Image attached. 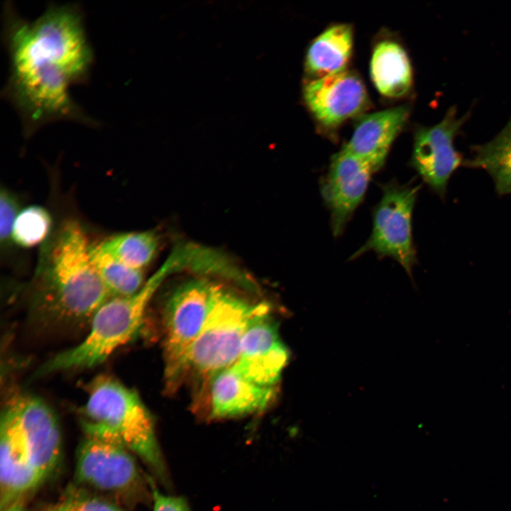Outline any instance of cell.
I'll return each instance as SVG.
<instances>
[{"mask_svg": "<svg viewBox=\"0 0 511 511\" xmlns=\"http://www.w3.org/2000/svg\"><path fill=\"white\" fill-rule=\"evenodd\" d=\"M83 411L86 434L118 441L139 457L163 485L170 488L155 421L135 390L112 377L99 376L89 388Z\"/></svg>", "mask_w": 511, "mask_h": 511, "instance_id": "3", "label": "cell"}, {"mask_svg": "<svg viewBox=\"0 0 511 511\" xmlns=\"http://www.w3.org/2000/svg\"><path fill=\"white\" fill-rule=\"evenodd\" d=\"M289 359V350L279 339L278 324L268 314L248 327L232 366L251 382L273 388Z\"/></svg>", "mask_w": 511, "mask_h": 511, "instance_id": "12", "label": "cell"}, {"mask_svg": "<svg viewBox=\"0 0 511 511\" xmlns=\"http://www.w3.org/2000/svg\"><path fill=\"white\" fill-rule=\"evenodd\" d=\"M89 255L98 275L111 297L132 295L144 285L142 270L123 263L97 244L90 245Z\"/></svg>", "mask_w": 511, "mask_h": 511, "instance_id": "21", "label": "cell"}, {"mask_svg": "<svg viewBox=\"0 0 511 511\" xmlns=\"http://www.w3.org/2000/svg\"><path fill=\"white\" fill-rule=\"evenodd\" d=\"M1 511H27V510L23 505L22 500H19L9 505Z\"/></svg>", "mask_w": 511, "mask_h": 511, "instance_id": "26", "label": "cell"}, {"mask_svg": "<svg viewBox=\"0 0 511 511\" xmlns=\"http://www.w3.org/2000/svg\"><path fill=\"white\" fill-rule=\"evenodd\" d=\"M353 47L352 28L348 24L334 25L317 36L308 48L305 69L318 79L344 70Z\"/></svg>", "mask_w": 511, "mask_h": 511, "instance_id": "17", "label": "cell"}, {"mask_svg": "<svg viewBox=\"0 0 511 511\" xmlns=\"http://www.w3.org/2000/svg\"><path fill=\"white\" fill-rule=\"evenodd\" d=\"M265 302H254L217 284L213 285L208 314L189 361V371L207 385L237 360L248 327L269 314Z\"/></svg>", "mask_w": 511, "mask_h": 511, "instance_id": "5", "label": "cell"}, {"mask_svg": "<svg viewBox=\"0 0 511 511\" xmlns=\"http://www.w3.org/2000/svg\"><path fill=\"white\" fill-rule=\"evenodd\" d=\"M47 511H121L114 503L77 488L67 490L62 499Z\"/></svg>", "mask_w": 511, "mask_h": 511, "instance_id": "23", "label": "cell"}, {"mask_svg": "<svg viewBox=\"0 0 511 511\" xmlns=\"http://www.w3.org/2000/svg\"><path fill=\"white\" fill-rule=\"evenodd\" d=\"M214 283L194 279L180 285L164 310V378L173 392L187 373L192 347L205 322Z\"/></svg>", "mask_w": 511, "mask_h": 511, "instance_id": "6", "label": "cell"}, {"mask_svg": "<svg viewBox=\"0 0 511 511\" xmlns=\"http://www.w3.org/2000/svg\"><path fill=\"white\" fill-rule=\"evenodd\" d=\"M210 420L238 417L265 410L276 397L275 387L256 385L232 366L214 375L207 383Z\"/></svg>", "mask_w": 511, "mask_h": 511, "instance_id": "14", "label": "cell"}, {"mask_svg": "<svg viewBox=\"0 0 511 511\" xmlns=\"http://www.w3.org/2000/svg\"><path fill=\"white\" fill-rule=\"evenodd\" d=\"M469 116L467 113L458 117L454 106L440 122L419 128L415 133L410 165L441 199L446 194L450 178L463 163L462 154L454 146V140Z\"/></svg>", "mask_w": 511, "mask_h": 511, "instance_id": "9", "label": "cell"}, {"mask_svg": "<svg viewBox=\"0 0 511 511\" xmlns=\"http://www.w3.org/2000/svg\"><path fill=\"white\" fill-rule=\"evenodd\" d=\"M20 203L16 194L2 187L0 192V241L1 248L11 242L14 222L20 212Z\"/></svg>", "mask_w": 511, "mask_h": 511, "instance_id": "24", "label": "cell"}, {"mask_svg": "<svg viewBox=\"0 0 511 511\" xmlns=\"http://www.w3.org/2000/svg\"><path fill=\"white\" fill-rule=\"evenodd\" d=\"M52 217L40 205H30L20 211L14 222L11 239L18 246L31 248L43 243L50 236Z\"/></svg>", "mask_w": 511, "mask_h": 511, "instance_id": "22", "label": "cell"}, {"mask_svg": "<svg viewBox=\"0 0 511 511\" xmlns=\"http://www.w3.org/2000/svg\"><path fill=\"white\" fill-rule=\"evenodd\" d=\"M303 93L314 117L329 127L360 114L368 103L362 81L346 68L312 79L304 85Z\"/></svg>", "mask_w": 511, "mask_h": 511, "instance_id": "13", "label": "cell"}, {"mask_svg": "<svg viewBox=\"0 0 511 511\" xmlns=\"http://www.w3.org/2000/svg\"><path fill=\"white\" fill-rule=\"evenodd\" d=\"M3 23L10 65L2 96L20 116L24 137L58 121L99 126L70 92L72 85L88 81L94 62L81 6L51 4L28 21L7 1Z\"/></svg>", "mask_w": 511, "mask_h": 511, "instance_id": "1", "label": "cell"}, {"mask_svg": "<svg viewBox=\"0 0 511 511\" xmlns=\"http://www.w3.org/2000/svg\"><path fill=\"white\" fill-rule=\"evenodd\" d=\"M370 75L382 94L390 97L405 94L412 82V67L405 50L393 41L379 43L372 55Z\"/></svg>", "mask_w": 511, "mask_h": 511, "instance_id": "18", "label": "cell"}, {"mask_svg": "<svg viewBox=\"0 0 511 511\" xmlns=\"http://www.w3.org/2000/svg\"><path fill=\"white\" fill-rule=\"evenodd\" d=\"M75 478L79 485L103 491L151 495L149 477L143 478L133 454L107 436L86 434L77 449Z\"/></svg>", "mask_w": 511, "mask_h": 511, "instance_id": "8", "label": "cell"}, {"mask_svg": "<svg viewBox=\"0 0 511 511\" xmlns=\"http://www.w3.org/2000/svg\"><path fill=\"white\" fill-rule=\"evenodd\" d=\"M85 232L63 221L43 243L31 284V307L52 324L90 322L111 297L91 260Z\"/></svg>", "mask_w": 511, "mask_h": 511, "instance_id": "2", "label": "cell"}, {"mask_svg": "<svg viewBox=\"0 0 511 511\" xmlns=\"http://www.w3.org/2000/svg\"><path fill=\"white\" fill-rule=\"evenodd\" d=\"M471 150L472 157L463 165L485 170L499 195L511 194V119L492 140Z\"/></svg>", "mask_w": 511, "mask_h": 511, "instance_id": "19", "label": "cell"}, {"mask_svg": "<svg viewBox=\"0 0 511 511\" xmlns=\"http://www.w3.org/2000/svg\"><path fill=\"white\" fill-rule=\"evenodd\" d=\"M421 185L390 181L383 185L382 196L373 214V229L368 241L351 256L373 251L390 257L411 275L416 263L412 217Z\"/></svg>", "mask_w": 511, "mask_h": 511, "instance_id": "7", "label": "cell"}, {"mask_svg": "<svg viewBox=\"0 0 511 511\" xmlns=\"http://www.w3.org/2000/svg\"><path fill=\"white\" fill-rule=\"evenodd\" d=\"M43 482L28 463L13 414L7 405L0 427L1 510L22 500Z\"/></svg>", "mask_w": 511, "mask_h": 511, "instance_id": "15", "label": "cell"}, {"mask_svg": "<svg viewBox=\"0 0 511 511\" xmlns=\"http://www.w3.org/2000/svg\"><path fill=\"white\" fill-rule=\"evenodd\" d=\"M409 109L400 106L364 115L344 147L375 172L385 164L394 140L405 125Z\"/></svg>", "mask_w": 511, "mask_h": 511, "instance_id": "16", "label": "cell"}, {"mask_svg": "<svg viewBox=\"0 0 511 511\" xmlns=\"http://www.w3.org/2000/svg\"><path fill=\"white\" fill-rule=\"evenodd\" d=\"M149 484L153 502V511H190L184 497L162 493L150 477Z\"/></svg>", "mask_w": 511, "mask_h": 511, "instance_id": "25", "label": "cell"}, {"mask_svg": "<svg viewBox=\"0 0 511 511\" xmlns=\"http://www.w3.org/2000/svg\"><path fill=\"white\" fill-rule=\"evenodd\" d=\"M373 173L364 161L344 148L332 156L320 189L334 236L343 233L363 202Z\"/></svg>", "mask_w": 511, "mask_h": 511, "instance_id": "11", "label": "cell"}, {"mask_svg": "<svg viewBox=\"0 0 511 511\" xmlns=\"http://www.w3.org/2000/svg\"><path fill=\"white\" fill-rule=\"evenodd\" d=\"M97 245L123 263L143 270L156 254L158 238L152 231L125 232L110 236Z\"/></svg>", "mask_w": 511, "mask_h": 511, "instance_id": "20", "label": "cell"}, {"mask_svg": "<svg viewBox=\"0 0 511 511\" xmlns=\"http://www.w3.org/2000/svg\"><path fill=\"white\" fill-rule=\"evenodd\" d=\"M176 270V260L170 256L136 292L106 301L92 317L84 339L47 361L36 375L89 368L107 359L138 334L151 298L164 279Z\"/></svg>", "mask_w": 511, "mask_h": 511, "instance_id": "4", "label": "cell"}, {"mask_svg": "<svg viewBox=\"0 0 511 511\" xmlns=\"http://www.w3.org/2000/svg\"><path fill=\"white\" fill-rule=\"evenodd\" d=\"M8 406L13 414L28 463L45 481L61 460L62 436L57 418L43 401L32 396H18Z\"/></svg>", "mask_w": 511, "mask_h": 511, "instance_id": "10", "label": "cell"}]
</instances>
